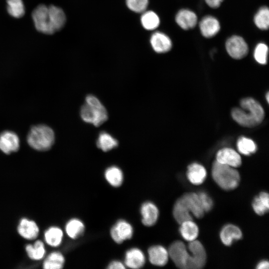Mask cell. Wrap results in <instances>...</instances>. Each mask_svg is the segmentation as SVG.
Returning a JSON list of instances; mask_svg holds the SVG:
<instances>
[{
    "label": "cell",
    "instance_id": "obj_34",
    "mask_svg": "<svg viewBox=\"0 0 269 269\" xmlns=\"http://www.w3.org/2000/svg\"><path fill=\"white\" fill-rule=\"evenodd\" d=\"M8 13L15 18L22 17L25 13V8L22 0H6Z\"/></svg>",
    "mask_w": 269,
    "mask_h": 269
},
{
    "label": "cell",
    "instance_id": "obj_25",
    "mask_svg": "<svg viewBox=\"0 0 269 269\" xmlns=\"http://www.w3.org/2000/svg\"><path fill=\"white\" fill-rule=\"evenodd\" d=\"M85 225L83 222L77 218L70 220L65 226V231L67 235L73 239H77L84 233Z\"/></svg>",
    "mask_w": 269,
    "mask_h": 269
},
{
    "label": "cell",
    "instance_id": "obj_24",
    "mask_svg": "<svg viewBox=\"0 0 269 269\" xmlns=\"http://www.w3.org/2000/svg\"><path fill=\"white\" fill-rule=\"evenodd\" d=\"M254 212L259 216L268 213L269 210V196L266 192H261L256 196L252 202Z\"/></svg>",
    "mask_w": 269,
    "mask_h": 269
},
{
    "label": "cell",
    "instance_id": "obj_36",
    "mask_svg": "<svg viewBox=\"0 0 269 269\" xmlns=\"http://www.w3.org/2000/svg\"><path fill=\"white\" fill-rule=\"evenodd\" d=\"M126 2L128 8L136 13L145 11L148 4V0H126Z\"/></svg>",
    "mask_w": 269,
    "mask_h": 269
},
{
    "label": "cell",
    "instance_id": "obj_15",
    "mask_svg": "<svg viewBox=\"0 0 269 269\" xmlns=\"http://www.w3.org/2000/svg\"><path fill=\"white\" fill-rule=\"evenodd\" d=\"M186 176L191 183L195 185H199L205 181L207 171L202 165L198 163H193L188 166Z\"/></svg>",
    "mask_w": 269,
    "mask_h": 269
},
{
    "label": "cell",
    "instance_id": "obj_19",
    "mask_svg": "<svg viewBox=\"0 0 269 269\" xmlns=\"http://www.w3.org/2000/svg\"><path fill=\"white\" fill-rule=\"evenodd\" d=\"M175 21L182 29L188 30L195 26L197 17L196 14L188 9H181L176 15Z\"/></svg>",
    "mask_w": 269,
    "mask_h": 269
},
{
    "label": "cell",
    "instance_id": "obj_40",
    "mask_svg": "<svg viewBox=\"0 0 269 269\" xmlns=\"http://www.w3.org/2000/svg\"><path fill=\"white\" fill-rule=\"evenodd\" d=\"M269 263L267 260H262L260 261L257 265L256 269H268Z\"/></svg>",
    "mask_w": 269,
    "mask_h": 269
},
{
    "label": "cell",
    "instance_id": "obj_16",
    "mask_svg": "<svg viewBox=\"0 0 269 269\" xmlns=\"http://www.w3.org/2000/svg\"><path fill=\"white\" fill-rule=\"evenodd\" d=\"M242 235V231L238 226L229 224L221 229L220 238L224 245L230 246L234 241L240 240Z\"/></svg>",
    "mask_w": 269,
    "mask_h": 269
},
{
    "label": "cell",
    "instance_id": "obj_38",
    "mask_svg": "<svg viewBox=\"0 0 269 269\" xmlns=\"http://www.w3.org/2000/svg\"><path fill=\"white\" fill-rule=\"evenodd\" d=\"M122 262L119 261H113L108 266L110 269H125V266Z\"/></svg>",
    "mask_w": 269,
    "mask_h": 269
},
{
    "label": "cell",
    "instance_id": "obj_27",
    "mask_svg": "<svg viewBox=\"0 0 269 269\" xmlns=\"http://www.w3.org/2000/svg\"><path fill=\"white\" fill-rule=\"evenodd\" d=\"M63 233L62 230L57 227H51L44 233V239L46 243L52 247L59 246L62 241Z\"/></svg>",
    "mask_w": 269,
    "mask_h": 269
},
{
    "label": "cell",
    "instance_id": "obj_8",
    "mask_svg": "<svg viewBox=\"0 0 269 269\" xmlns=\"http://www.w3.org/2000/svg\"><path fill=\"white\" fill-rule=\"evenodd\" d=\"M133 233L132 226L127 221L122 219L118 221L110 230L112 238L117 244H121L124 241L130 239Z\"/></svg>",
    "mask_w": 269,
    "mask_h": 269
},
{
    "label": "cell",
    "instance_id": "obj_29",
    "mask_svg": "<svg viewBox=\"0 0 269 269\" xmlns=\"http://www.w3.org/2000/svg\"><path fill=\"white\" fill-rule=\"evenodd\" d=\"M65 263L63 255L59 252H54L50 254L43 262V267L45 269H60Z\"/></svg>",
    "mask_w": 269,
    "mask_h": 269
},
{
    "label": "cell",
    "instance_id": "obj_26",
    "mask_svg": "<svg viewBox=\"0 0 269 269\" xmlns=\"http://www.w3.org/2000/svg\"><path fill=\"white\" fill-rule=\"evenodd\" d=\"M105 177L112 186L118 187L123 182L124 176L121 169L116 166H112L106 169Z\"/></svg>",
    "mask_w": 269,
    "mask_h": 269
},
{
    "label": "cell",
    "instance_id": "obj_21",
    "mask_svg": "<svg viewBox=\"0 0 269 269\" xmlns=\"http://www.w3.org/2000/svg\"><path fill=\"white\" fill-rule=\"evenodd\" d=\"M51 27L54 31L60 30L66 22V15L63 10L55 5L48 6Z\"/></svg>",
    "mask_w": 269,
    "mask_h": 269
},
{
    "label": "cell",
    "instance_id": "obj_23",
    "mask_svg": "<svg viewBox=\"0 0 269 269\" xmlns=\"http://www.w3.org/2000/svg\"><path fill=\"white\" fill-rule=\"evenodd\" d=\"M180 225L179 232L185 240L191 242L196 240L199 234V228L193 220L184 221Z\"/></svg>",
    "mask_w": 269,
    "mask_h": 269
},
{
    "label": "cell",
    "instance_id": "obj_28",
    "mask_svg": "<svg viewBox=\"0 0 269 269\" xmlns=\"http://www.w3.org/2000/svg\"><path fill=\"white\" fill-rule=\"evenodd\" d=\"M118 142L116 139L107 132H101L98 137L97 145L98 148L106 152L117 147Z\"/></svg>",
    "mask_w": 269,
    "mask_h": 269
},
{
    "label": "cell",
    "instance_id": "obj_30",
    "mask_svg": "<svg viewBox=\"0 0 269 269\" xmlns=\"http://www.w3.org/2000/svg\"><path fill=\"white\" fill-rule=\"evenodd\" d=\"M140 21L142 26L144 29L148 30L156 29L160 23L158 16L151 10L143 12Z\"/></svg>",
    "mask_w": 269,
    "mask_h": 269
},
{
    "label": "cell",
    "instance_id": "obj_31",
    "mask_svg": "<svg viewBox=\"0 0 269 269\" xmlns=\"http://www.w3.org/2000/svg\"><path fill=\"white\" fill-rule=\"evenodd\" d=\"M25 250L28 257L34 260L42 259L45 254L44 245L40 240L36 241L33 245H27Z\"/></svg>",
    "mask_w": 269,
    "mask_h": 269
},
{
    "label": "cell",
    "instance_id": "obj_18",
    "mask_svg": "<svg viewBox=\"0 0 269 269\" xmlns=\"http://www.w3.org/2000/svg\"><path fill=\"white\" fill-rule=\"evenodd\" d=\"M199 28L203 36L210 38L215 36L219 31L220 25L216 18L211 16H207L200 22Z\"/></svg>",
    "mask_w": 269,
    "mask_h": 269
},
{
    "label": "cell",
    "instance_id": "obj_41",
    "mask_svg": "<svg viewBox=\"0 0 269 269\" xmlns=\"http://www.w3.org/2000/svg\"><path fill=\"white\" fill-rule=\"evenodd\" d=\"M269 93H268L267 94V96H266V98H267V100L268 102H269Z\"/></svg>",
    "mask_w": 269,
    "mask_h": 269
},
{
    "label": "cell",
    "instance_id": "obj_22",
    "mask_svg": "<svg viewBox=\"0 0 269 269\" xmlns=\"http://www.w3.org/2000/svg\"><path fill=\"white\" fill-rule=\"evenodd\" d=\"M173 215L179 224L184 221L193 220L192 214L180 197L174 204Z\"/></svg>",
    "mask_w": 269,
    "mask_h": 269
},
{
    "label": "cell",
    "instance_id": "obj_35",
    "mask_svg": "<svg viewBox=\"0 0 269 269\" xmlns=\"http://www.w3.org/2000/svg\"><path fill=\"white\" fill-rule=\"evenodd\" d=\"M268 47L263 43H259L256 47L254 51V57L255 60L261 64H266L267 62Z\"/></svg>",
    "mask_w": 269,
    "mask_h": 269
},
{
    "label": "cell",
    "instance_id": "obj_32",
    "mask_svg": "<svg viewBox=\"0 0 269 269\" xmlns=\"http://www.w3.org/2000/svg\"><path fill=\"white\" fill-rule=\"evenodd\" d=\"M254 22L260 29H268L269 26V10L266 6L261 7L254 17Z\"/></svg>",
    "mask_w": 269,
    "mask_h": 269
},
{
    "label": "cell",
    "instance_id": "obj_5",
    "mask_svg": "<svg viewBox=\"0 0 269 269\" xmlns=\"http://www.w3.org/2000/svg\"><path fill=\"white\" fill-rule=\"evenodd\" d=\"M27 142L33 148L40 151L48 150L54 141L53 130L45 125L34 126L27 136Z\"/></svg>",
    "mask_w": 269,
    "mask_h": 269
},
{
    "label": "cell",
    "instance_id": "obj_39",
    "mask_svg": "<svg viewBox=\"0 0 269 269\" xmlns=\"http://www.w3.org/2000/svg\"><path fill=\"white\" fill-rule=\"evenodd\" d=\"M223 0H205L207 4L211 7H218Z\"/></svg>",
    "mask_w": 269,
    "mask_h": 269
},
{
    "label": "cell",
    "instance_id": "obj_1",
    "mask_svg": "<svg viewBox=\"0 0 269 269\" xmlns=\"http://www.w3.org/2000/svg\"><path fill=\"white\" fill-rule=\"evenodd\" d=\"M168 252L169 257L180 269H199L206 264L205 249L197 240L189 242L187 246L181 241H175L170 245Z\"/></svg>",
    "mask_w": 269,
    "mask_h": 269
},
{
    "label": "cell",
    "instance_id": "obj_13",
    "mask_svg": "<svg viewBox=\"0 0 269 269\" xmlns=\"http://www.w3.org/2000/svg\"><path fill=\"white\" fill-rule=\"evenodd\" d=\"M149 261L154 266L162 267L168 261L169 254L164 247L161 245H155L148 249Z\"/></svg>",
    "mask_w": 269,
    "mask_h": 269
},
{
    "label": "cell",
    "instance_id": "obj_20",
    "mask_svg": "<svg viewBox=\"0 0 269 269\" xmlns=\"http://www.w3.org/2000/svg\"><path fill=\"white\" fill-rule=\"evenodd\" d=\"M17 231L23 238L27 240H33L38 235L39 228L34 221L23 218L19 223Z\"/></svg>",
    "mask_w": 269,
    "mask_h": 269
},
{
    "label": "cell",
    "instance_id": "obj_10",
    "mask_svg": "<svg viewBox=\"0 0 269 269\" xmlns=\"http://www.w3.org/2000/svg\"><path fill=\"white\" fill-rule=\"evenodd\" d=\"M19 146L18 136L14 133L5 131L0 134V149L6 154L16 151Z\"/></svg>",
    "mask_w": 269,
    "mask_h": 269
},
{
    "label": "cell",
    "instance_id": "obj_9",
    "mask_svg": "<svg viewBox=\"0 0 269 269\" xmlns=\"http://www.w3.org/2000/svg\"><path fill=\"white\" fill-rule=\"evenodd\" d=\"M216 161L235 168L240 167L242 164L240 154L230 148H224L219 150L216 154Z\"/></svg>",
    "mask_w": 269,
    "mask_h": 269
},
{
    "label": "cell",
    "instance_id": "obj_12",
    "mask_svg": "<svg viewBox=\"0 0 269 269\" xmlns=\"http://www.w3.org/2000/svg\"><path fill=\"white\" fill-rule=\"evenodd\" d=\"M180 198L192 215L199 219L203 217L205 212L202 207L197 193H186L182 195Z\"/></svg>",
    "mask_w": 269,
    "mask_h": 269
},
{
    "label": "cell",
    "instance_id": "obj_11",
    "mask_svg": "<svg viewBox=\"0 0 269 269\" xmlns=\"http://www.w3.org/2000/svg\"><path fill=\"white\" fill-rule=\"evenodd\" d=\"M142 224L147 227L154 225L157 221L159 211L157 206L151 202L143 203L140 208Z\"/></svg>",
    "mask_w": 269,
    "mask_h": 269
},
{
    "label": "cell",
    "instance_id": "obj_3",
    "mask_svg": "<svg viewBox=\"0 0 269 269\" xmlns=\"http://www.w3.org/2000/svg\"><path fill=\"white\" fill-rule=\"evenodd\" d=\"M211 174L216 183L225 190L236 189L240 182V175L236 168L222 164L216 160L213 163Z\"/></svg>",
    "mask_w": 269,
    "mask_h": 269
},
{
    "label": "cell",
    "instance_id": "obj_14",
    "mask_svg": "<svg viewBox=\"0 0 269 269\" xmlns=\"http://www.w3.org/2000/svg\"><path fill=\"white\" fill-rule=\"evenodd\" d=\"M152 48L157 53H163L169 51L172 47L170 38L161 32H155L150 37Z\"/></svg>",
    "mask_w": 269,
    "mask_h": 269
},
{
    "label": "cell",
    "instance_id": "obj_37",
    "mask_svg": "<svg viewBox=\"0 0 269 269\" xmlns=\"http://www.w3.org/2000/svg\"><path fill=\"white\" fill-rule=\"evenodd\" d=\"M197 194L204 211L207 212L210 211L213 206L211 198L205 192H200Z\"/></svg>",
    "mask_w": 269,
    "mask_h": 269
},
{
    "label": "cell",
    "instance_id": "obj_6",
    "mask_svg": "<svg viewBox=\"0 0 269 269\" xmlns=\"http://www.w3.org/2000/svg\"><path fill=\"white\" fill-rule=\"evenodd\" d=\"M32 17L38 31L47 34L54 33L50 24L48 6L44 4L37 6L32 12Z\"/></svg>",
    "mask_w": 269,
    "mask_h": 269
},
{
    "label": "cell",
    "instance_id": "obj_4",
    "mask_svg": "<svg viewBox=\"0 0 269 269\" xmlns=\"http://www.w3.org/2000/svg\"><path fill=\"white\" fill-rule=\"evenodd\" d=\"M85 101L80 110L83 121L98 127L107 120L108 116L106 109L96 97L88 95Z\"/></svg>",
    "mask_w": 269,
    "mask_h": 269
},
{
    "label": "cell",
    "instance_id": "obj_17",
    "mask_svg": "<svg viewBox=\"0 0 269 269\" xmlns=\"http://www.w3.org/2000/svg\"><path fill=\"white\" fill-rule=\"evenodd\" d=\"M145 263V257L141 250L134 248L128 250L125 254V264L131 269H139Z\"/></svg>",
    "mask_w": 269,
    "mask_h": 269
},
{
    "label": "cell",
    "instance_id": "obj_7",
    "mask_svg": "<svg viewBox=\"0 0 269 269\" xmlns=\"http://www.w3.org/2000/svg\"><path fill=\"white\" fill-rule=\"evenodd\" d=\"M226 48L229 55L236 59H240L245 57L249 50L244 39L237 35L232 36L226 41Z\"/></svg>",
    "mask_w": 269,
    "mask_h": 269
},
{
    "label": "cell",
    "instance_id": "obj_2",
    "mask_svg": "<svg viewBox=\"0 0 269 269\" xmlns=\"http://www.w3.org/2000/svg\"><path fill=\"white\" fill-rule=\"evenodd\" d=\"M241 108L232 111L233 119L240 125L253 128L260 125L265 117L264 109L260 104L251 98L243 99L240 102Z\"/></svg>",
    "mask_w": 269,
    "mask_h": 269
},
{
    "label": "cell",
    "instance_id": "obj_33",
    "mask_svg": "<svg viewBox=\"0 0 269 269\" xmlns=\"http://www.w3.org/2000/svg\"><path fill=\"white\" fill-rule=\"evenodd\" d=\"M237 147L241 153L246 155L255 152L257 150V146L254 141L245 137H241L239 138Z\"/></svg>",
    "mask_w": 269,
    "mask_h": 269
}]
</instances>
